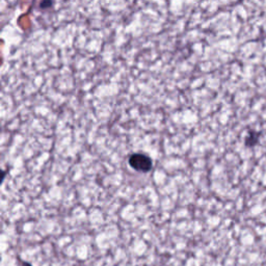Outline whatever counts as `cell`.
<instances>
[{
	"instance_id": "obj_1",
	"label": "cell",
	"mask_w": 266,
	"mask_h": 266,
	"mask_svg": "<svg viewBox=\"0 0 266 266\" xmlns=\"http://www.w3.org/2000/svg\"><path fill=\"white\" fill-rule=\"evenodd\" d=\"M129 166L137 172L147 174L149 173L153 168L152 158L146 153H133L128 159Z\"/></svg>"
},
{
	"instance_id": "obj_2",
	"label": "cell",
	"mask_w": 266,
	"mask_h": 266,
	"mask_svg": "<svg viewBox=\"0 0 266 266\" xmlns=\"http://www.w3.org/2000/svg\"><path fill=\"white\" fill-rule=\"evenodd\" d=\"M22 266H32V265L29 264V263H27V262H24V263L22 264Z\"/></svg>"
}]
</instances>
